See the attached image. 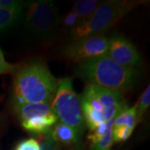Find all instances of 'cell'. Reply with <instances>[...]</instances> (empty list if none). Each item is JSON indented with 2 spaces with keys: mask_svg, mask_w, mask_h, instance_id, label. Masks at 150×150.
Here are the masks:
<instances>
[{
  "mask_svg": "<svg viewBox=\"0 0 150 150\" xmlns=\"http://www.w3.org/2000/svg\"><path fill=\"white\" fill-rule=\"evenodd\" d=\"M58 84L59 80L42 61L21 64L13 81L12 103L50 104Z\"/></svg>",
  "mask_w": 150,
  "mask_h": 150,
  "instance_id": "6da1fadb",
  "label": "cell"
},
{
  "mask_svg": "<svg viewBox=\"0 0 150 150\" xmlns=\"http://www.w3.org/2000/svg\"><path fill=\"white\" fill-rule=\"evenodd\" d=\"M75 75L87 84L98 86L112 91H128L139 79L137 69L118 64L106 55L78 65Z\"/></svg>",
  "mask_w": 150,
  "mask_h": 150,
  "instance_id": "7a4b0ae2",
  "label": "cell"
},
{
  "mask_svg": "<svg viewBox=\"0 0 150 150\" xmlns=\"http://www.w3.org/2000/svg\"><path fill=\"white\" fill-rule=\"evenodd\" d=\"M83 117L89 131L114 118L127 105L122 93L87 84L80 96Z\"/></svg>",
  "mask_w": 150,
  "mask_h": 150,
  "instance_id": "3957f363",
  "label": "cell"
},
{
  "mask_svg": "<svg viewBox=\"0 0 150 150\" xmlns=\"http://www.w3.org/2000/svg\"><path fill=\"white\" fill-rule=\"evenodd\" d=\"M147 3L149 2L142 0H108L101 3L91 16L71 30L73 40L100 34L113 26L130 11Z\"/></svg>",
  "mask_w": 150,
  "mask_h": 150,
  "instance_id": "277c9868",
  "label": "cell"
},
{
  "mask_svg": "<svg viewBox=\"0 0 150 150\" xmlns=\"http://www.w3.org/2000/svg\"><path fill=\"white\" fill-rule=\"evenodd\" d=\"M50 105L61 123L71 127L82 136L85 123L82 112L80 97L74 91L70 78L65 77L59 80L57 90Z\"/></svg>",
  "mask_w": 150,
  "mask_h": 150,
  "instance_id": "5b68a950",
  "label": "cell"
},
{
  "mask_svg": "<svg viewBox=\"0 0 150 150\" xmlns=\"http://www.w3.org/2000/svg\"><path fill=\"white\" fill-rule=\"evenodd\" d=\"M58 21L59 12L53 1L38 0L26 4L24 25L33 37L44 38L52 35Z\"/></svg>",
  "mask_w": 150,
  "mask_h": 150,
  "instance_id": "8992f818",
  "label": "cell"
},
{
  "mask_svg": "<svg viewBox=\"0 0 150 150\" xmlns=\"http://www.w3.org/2000/svg\"><path fill=\"white\" fill-rule=\"evenodd\" d=\"M12 104L13 110L19 118L23 129L31 134H47L58 123V118L48 103H12Z\"/></svg>",
  "mask_w": 150,
  "mask_h": 150,
  "instance_id": "52a82bcc",
  "label": "cell"
},
{
  "mask_svg": "<svg viewBox=\"0 0 150 150\" xmlns=\"http://www.w3.org/2000/svg\"><path fill=\"white\" fill-rule=\"evenodd\" d=\"M109 38L103 34H95L74 40L64 49L67 60L80 64L106 55Z\"/></svg>",
  "mask_w": 150,
  "mask_h": 150,
  "instance_id": "ba28073f",
  "label": "cell"
},
{
  "mask_svg": "<svg viewBox=\"0 0 150 150\" xmlns=\"http://www.w3.org/2000/svg\"><path fill=\"white\" fill-rule=\"evenodd\" d=\"M107 56L118 64L126 68L136 69L142 65V57L138 49L122 36L109 38Z\"/></svg>",
  "mask_w": 150,
  "mask_h": 150,
  "instance_id": "9c48e42d",
  "label": "cell"
},
{
  "mask_svg": "<svg viewBox=\"0 0 150 150\" xmlns=\"http://www.w3.org/2000/svg\"><path fill=\"white\" fill-rule=\"evenodd\" d=\"M50 136L59 144L73 146L79 143L81 136L74 129L64 124L61 122L57 123L50 131Z\"/></svg>",
  "mask_w": 150,
  "mask_h": 150,
  "instance_id": "30bf717a",
  "label": "cell"
},
{
  "mask_svg": "<svg viewBox=\"0 0 150 150\" xmlns=\"http://www.w3.org/2000/svg\"><path fill=\"white\" fill-rule=\"evenodd\" d=\"M23 9L8 10L0 8V33H4L14 28L20 22Z\"/></svg>",
  "mask_w": 150,
  "mask_h": 150,
  "instance_id": "8fae6325",
  "label": "cell"
},
{
  "mask_svg": "<svg viewBox=\"0 0 150 150\" xmlns=\"http://www.w3.org/2000/svg\"><path fill=\"white\" fill-rule=\"evenodd\" d=\"M137 124L138 123L136 118V104H135L133 107H129L128 105L123 107L115 116L113 126L125 125L134 130Z\"/></svg>",
  "mask_w": 150,
  "mask_h": 150,
  "instance_id": "7c38bea8",
  "label": "cell"
},
{
  "mask_svg": "<svg viewBox=\"0 0 150 150\" xmlns=\"http://www.w3.org/2000/svg\"><path fill=\"white\" fill-rule=\"evenodd\" d=\"M100 4L101 2L97 0H79L74 4L72 10L80 18L82 22L91 16Z\"/></svg>",
  "mask_w": 150,
  "mask_h": 150,
  "instance_id": "4fadbf2b",
  "label": "cell"
},
{
  "mask_svg": "<svg viewBox=\"0 0 150 150\" xmlns=\"http://www.w3.org/2000/svg\"><path fill=\"white\" fill-rule=\"evenodd\" d=\"M150 105V85L147 86L144 93L139 98V101L136 103V118L137 123L142 121L145 112L149 109Z\"/></svg>",
  "mask_w": 150,
  "mask_h": 150,
  "instance_id": "5bb4252c",
  "label": "cell"
},
{
  "mask_svg": "<svg viewBox=\"0 0 150 150\" xmlns=\"http://www.w3.org/2000/svg\"><path fill=\"white\" fill-rule=\"evenodd\" d=\"M134 132V129H130L125 125L113 126L112 127V142L115 144L123 143L130 138Z\"/></svg>",
  "mask_w": 150,
  "mask_h": 150,
  "instance_id": "9a60e30c",
  "label": "cell"
},
{
  "mask_svg": "<svg viewBox=\"0 0 150 150\" xmlns=\"http://www.w3.org/2000/svg\"><path fill=\"white\" fill-rule=\"evenodd\" d=\"M20 66L21 64H13L7 62L4 58V54L0 48V75H14Z\"/></svg>",
  "mask_w": 150,
  "mask_h": 150,
  "instance_id": "2e32d148",
  "label": "cell"
},
{
  "mask_svg": "<svg viewBox=\"0 0 150 150\" xmlns=\"http://www.w3.org/2000/svg\"><path fill=\"white\" fill-rule=\"evenodd\" d=\"M14 150H42V148L37 139L29 138L20 141L15 146Z\"/></svg>",
  "mask_w": 150,
  "mask_h": 150,
  "instance_id": "e0dca14e",
  "label": "cell"
},
{
  "mask_svg": "<svg viewBox=\"0 0 150 150\" xmlns=\"http://www.w3.org/2000/svg\"><path fill=\"white\" fill-rule=\"evenodd\" d=\"M81 23V19L76 14V13L74 11L71 10L67 13V15L64 18V26L67 28H69L71 30H73L74 28L77 27Z\"/></svg>",
  "mask_w": 150,
  "mask_h": 150,
  "instance_id": "ac0fdd59",
  "label": "cell"
},
{
  "mask_svg": "<svg viewBox=\"0 0 150 150\" xmlns=\"http://www.w3.org/2000/svg\"><path fill=\"white\" fill-rule=\"evenodd\" d=\"M43 141L40 144L42 150H63L60 144L56 143L50 136V132L43 135Z\"/></svg>",
  "mask_w": 150,
  "mask_h": 150,
  "instance_id": "d6986e66",
  "label": "cell"
},
{
  "mask_svg": "<svg viewBox=\"0 0 150 150\" xmlns=\"http://www.w3.org/2000/svg\"><path fill=\"white\" fill-rule=\"evenodd\" d=\"M0 8L8 10L23 9V4L17 0H0Z\"/></svg>",
  "mask_w": 150,
  "mask_h": 150,
  "instance_id": "ffe728a7",
  "label": "cell"
}]
</instances>
